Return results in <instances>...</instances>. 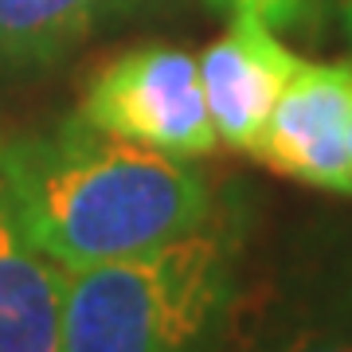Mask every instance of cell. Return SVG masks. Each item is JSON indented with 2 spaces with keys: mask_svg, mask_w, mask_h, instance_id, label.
Returning a JSON list of instances; mask_svg holds the SVG:
<instances>
[{
  "mask_svg": "<svg viewBox=\"0 0 352 352\" xmlns=\"http://www.w3.org/2000/svg\"><path fill=\"white\" fill-rule=\"evenodd\" d=\"M0 196L24 239L63 270L153 251L212 219V188L184 157L78 113L0 149Z\"/></svg>",
  "mask_w": 352,
  "mask_h": 352,
  "instance_id": "cell-1",
  "label": "cell"
},
{
  "mask_svg": "<svg viewBox=\"0 0 352 352\" xmlns=\"http://www.w3.org/2000/svg\"><path fill=\"white\" fill-rule=\"evenodd\" d=\"M243 270L231 215L153 251L67 270L63 352H200Z\"/></svg>",
  "mask_w": 352,
  "mask_h": 352,
  "instance_id": "cell-2",
  "label": "cell"
},
{
  "mask_svg": "<svg viewBox=\"0 0 352 352\" xmlns=\"http://www.w3.org/2000/svg\"><path fill=\"white\" fill-rule=\"evenodd\" d=\"M200 352H352V219L302 223L235 282Z\"/></svg>",
  "mask_w": 352,
  "mask_h": 352,
  "instance_id": "cell-3",
  "label": "cell"
},
{
  "mask_svg": "<svg viewBox=\"0 0 352 352\" xmlns=\"http://www.w3.org/2000/svg\"><path fill=\"white\" fill-rule=\"evenodd\" d=\"M78 118L184 161L219 145L196 55L173 43H138L102 63L87 82Z\"/></svg>",
  "mask_w": 352,
  "mask_h": 352,
  "instance_id": "cell-4",
  "label": "cell"
},
{
  "mask_svg": "<svg viewBox=\"0 0 352 352\" xmlns=\"http://www.w3.org/2000/svg\"><path fill=\"white\" fill-rule=\"evenodd\" d=\"M352 63H302L286 82L254 161L352 200Z\"/></svg>",
  "mask_w": 352,
  "mask_h": 352,
  "instance_id": "cell-5",
  "label": "cell"
},
{
  "mask_svg": "<svg viewBox=\"0 0 352 352\" xmlns=\"http://www.w3.org/2000/svg\"><path fill=\"white\" fill-rule=\"evenodd\" d=\"M305 59L274 36V28L254 12H235L219 39H212L200 67L204 102L212 113L215 138L227 149L251 153L266 133V122L274 113L286 82L302 71Z\"/></svg>",
  "mask_w": 352,
  "mask_h": 352,
  "instance_id": "cell-6",
  "label": "cell"
},
{
  "mask_svg": "<svg viewBox=\"0 0 352 352\" xmlns=\"http://www.w3.org/2000/svg\"><path fill=\"white\" fill-rule=\"evenodd\" d=\"M67 270L36 251L0 196V352H63Z\"/></svg>",
  "mask_w": 352,
  "mask_h": 352,
  "instance_id": "cell-7",
  "label": "cell"
},
{
  "mask_svg": "<svg viewBox=\"0 0 352 352\" xmlns=\"http://www.w3.org/2000/svg\"><path fill=\"white\" fill-rule=\"evenodd\" d=\"M149 0H0V67H47Z\"/></svg>",
  "mask_w": 352,
  "mask_h": 352,
  "instance_id": "cell-8",
  "label": "cell"
},
{
  "mask_svg": "<svg viewBox=\"0 0 352 352\" xmlns=\"http://www.w3.org/2000/svg\"><path fill=\"white\" fill-rule=\"evenodd\" d=\"M212 8H219V12H254L263 16L270 28H294L302 24L305 8H309V0H208Z\"/></svg>",
  "mask_w": 352,
  "mask_h": 352,
  "instance_id": "cell-9",
  "label": "cell"
},
{
  "mask_svg": "<svg viewBox=\"0 0 352 352\" xmlns=\"http://www.w3.org/2000/svg\"><path fill=\"white\" fill-rule=\"evenodd\" d=\"M340 12H344V32L352 39V0H340Z\"/></svg>",
  "mask_w": 352,
  "mask_h": 352,
  "instance_id": "cell-10",
  "label": "cell"
},
{
  "mask_svg": "<svg viewBox=\"0 0 352 352\" xmlns=\"http://www.w3.org/2000/svg\"><path fill=\"white\" fill-rule=\"evenodd\" d=\"M349 145H352V138H349Z\"/></svg>",
  "mask_w": 352,
  "mask_h": 352,
  "instance_id": "cell-11",
  "label": "cell"
}]
</instances>
